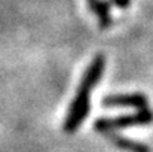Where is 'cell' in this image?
<instances>
[{
  "label": "cell",
  "mask_w": 153,
  "mask_h": 152,
  "mask_svg": "<svg viewBox=\"0 0 153 152\" xmlns=\"http://www.w3.org/2000/svg\"><path fill=\"white\" fill-rule=\"evenodd\" d=\"M89 9L95 13L98 24L101 28H108L113 22L111 12H110V4L107 0H86Z\"/></svg>",
  "instance_id": "obj_5"
},
{
  "label": "cell",
  "mask_w": 153,
  "mask_h": 152,
  "mask_svg": "<svg viewBox=\"0 0 153 152\" xmlns=\"http://www.w3.org/2000/svg\"><path fill=\"white\" fill-rule=\"evenodd\" d=\"M153 122V112L150 107L140 109L138 112L132 115H122L117 118H100L95 121L94 128L105 134L108 131H116L122 128H131V127H140V125H149Z\"/></svg>",
  "instance_id": "obj_2"
},
{
  "label": "cell",
  "mask_w": 153,
  "mask_h": 152,
  "mask_svg": "<svg viewBox=\"0 0 153 152\" xmlns=\"http://www.w3.org/2000/svg\"><path fill=\"white\" fill-rule=\"evenodd\" d=\"M104 67H105V57L100 54L94 57L86 72L83 73L77 93L71 101L67 116L64 119L62 130L65 133H74L82 125V122L88 118L89 109H91V93H92V88L101 81Z\"/></svg>",
  "instance_id": "obj_1"
},
{
  "label": "cell",
  "mask_w": 153,
  "mask_h": 152,
  "mask_svg": "<svg viewBox=\"0 0 153 152\" xmlns=\"http://www.w3.org/2000/svg\"><path fill=\"white\" fill-rule=\"evenodd\" d=\"M102 106L105 107H135V109H146L149 107L147 97L143 94H116V96H105L102 99Z\"/></svg>",
  "instance_id": "obj_3"
},
{
  "label": "cell",
  "mask_w": 153,
  "mask_h": 152,
  "mask_svg": "<svg viewBox=\"0 0 153 152\" xmlns=\"http://www.w3.org/2000/svg\"><path fill=\"white\" fill-rule=\"evenodd\" d=\"M102 136H105L107 139H110L119 149H122V151H125V152H150V148L147 145H143L140 142L126 139V137L117 134L116 131H108V133H105Z\"/></svg>",
  "instance_id": "obj_4"
},
{
  "label": "cell",
  "mask_w": 153,
  "mask_h": 152,
  "mask_svg": "<svg viewBox=\"0 0 153 152\" xmlns=\"http://www.w3.org/2000/svg\"><path fill=\"white\" fill-rule=\"evenodd\" d=\"M110 6H116L119 9H126L131 4V0H107Z\"/></svg>",
  "instance_id": "obj_6"
}]
</instances>
